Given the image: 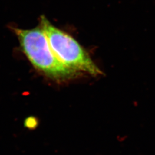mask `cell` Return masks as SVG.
Here are the masks:
<instances>
[{
    "label": "cell",
    "mask_w": 155,
    "mask_h": 155,
    "mask_svg": "<svg viewBox=\"0 0 155 155\" xmlns=\"http://www.w3.org/2000/svg\"><path fill=\"white\" fill-rule=\"evenodd\" d=\"M13 29L22 52L40 71L56 80L71 78L78 74L67 67L56 57L40 26L29 29Z\"/></svg>",
    "instance_id": "obj_1"
},
{
    "label": "cell",
    "mask_w": 155,
    "mask_h": 155,
    "mask_svg": "<svg viewBox=\"0 0 155 155\" xmlns=\"http://www.w3.org/2000/svg\"><path fill=\"white\" fill-rule=\"evenodd\" d=\"M40 23L53 52L64 65L78 73L86 72L93 76L102 74L86 51L72 36L57 28L44 16L40 17Z\"/></svg>",
    "instance_id": "obj_2"
}]
</instances>
